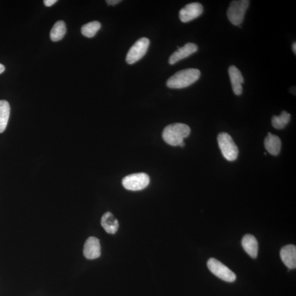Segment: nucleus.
Returning a JSON list of instances; mask_svg holds the SVG:
<instances>
[{
    "label": "nucleus",
    "instance_id": "6ab92c4d",
    "mask_svg": "<svg viewBox=\"0 0 296 296\" xmlns=\"http://www.w3.org/2000/svg\"><path fill=\"white\" fill-rule=\"evenodd\" d=\"M101 28V24L98 21H93L85 24L81 28L82 34L88 38L95 36Z\"/></svg>",
    "mask_w": 296,
    "mask_h": 296
},
{
    "label": "nucleus",
    "instance_id": "f03ea898",
    "mask_svg": "<svg viewBox=\"0 0 296 296\" xmlns=\"http://www.w3.org/2000/svg\"><path fill=\"white\" fill-rule=\"evenodd\" d=\"M200 71L197 69L189 68L179 71L169 77L166 85L169 89L186 88L195 83L200 78Z\"/></svg>",
    "mask_w": 296,
    "mask_h": 296
},
{
    "label": "nucleus",
    "instance_id": "f8f14e48",
    "mask_svg": "<svg viewBox=\"0 0 296 296\" xmlns=\"http://www.w3.org/2000/svg\"><path fill=\"white\" fill-rule=\"evenodd\" d=\"M280 257L284 263L290 269L296 267V247L288 245L283 247L280 251Z\"/></svg>",
    "mask_w": 296,
    "mask_h": 296
},
{
    "label": "nucleus",
    "instance_id": "412c9836",
    "mask_svg": "<svg viewBox=\"0 0 296 296\" xmlns=\"http://www.w3.org/2000/svg\"><path fill=\"white\" fill-rule=\"evenodd\" d=\"M121 0H107L106 2L110 5H115L116 4H118L121 2Z\"/></svg>",
    "mask_w": 296,
    "mask_h": 296
},
{
    "label": "nucleus",
    "instance_id": "423d86ee",
    "mask_svg": "<svg viewBox=\"0 0 296 296\" xmlns=\"http://www.w3.org/2000/svg\"><path fill=\"white\" fill-rule=\"evenodd\" d=\"M150 41L147 37H142L134 43L131 47L127 56L126 58V62L129 65H133L136 63L146 54L148 51Z\"/></svg>",
    "mask_w": 296,
    "mask_h": 296
},
{
    "label": "nucleus",
    "instance_id": "a211bd4d",
    "mask_svg": "<svg viewBox=\"0 0 296 296\" xmlns=\"http://www.w3.org/2000/svg\"><path fill=\"white\" fill-rule=\"evenodd\" d=\"M291 115L286 111H283L279 116H273L271 119V124L278 130L284 129L290 121Z\"/></svg>",
    "mask_w": 296,
    "mask_h": 296
},
{
    "label": "nucleus",
    "instance_id": "f257e3e1",
    "mask_svg": "<svg viewBox=\"0 0 296 296\" xmlns=\"http://www.w3.org/2000/svg\"><path fill=\"white\" fill-rule=\"evenodd\" d=\"M191 133V129L186 124L175 123L168 125L164 128L163 138L166 143L172 146H185L184 139Z\"/></svg>",
    "mask_w": 296,
    "mask_h": 296
},
{
    "label": "nucleus",
    "instance_id": "2eb2a0df",
    "mask_svg": "<svg viewBox=\"0 0 296 296\" xmlns=\"http://www.w3.org/2000/svg\"><path fill=\"white\" fill-rule=\"evenodd\" d=\"M101 225L106 232L114 234L118 230L119 222L112 213L108 212L104 213L101 217Z\"/></svg>",
    "mask_w": 296,
    "mask_h": 296
},
{
    "label": "nucleus",
    "instance_id": "aec40b11",
    "mask_svg": "<svg viewBox=\"0 0 296 296\" xmlns=\"http://www.w3.org/2000/svg\"><path fill=\"white\" fill-rule=\"evenodd\" d=\"M57 2V0H45L44 2L45 5L47 7H50L53 5Z\"/></svg>",
    "mask_w": 296,
    "mask_h": 296
},
{
    "label": "nucleus",
    "instance_id": "ddd939ff",
    "mask_svg": "<svg viewBox=\"0 0 296 296\" xmlns=\"http://www.w3.org/2000/svg\"><path fill=\"white\" fill-rule=\"evenodd\" d=\"M242 246L252 258H256L258 255L259 244L254 236L251 234L245 235L242 240Z\"/></svg>",
    "mask_w": 296,
    "mask_h": 296
},
{
    "label": "nucleus",
    "instance_id": "6e6552de",
    "mask_svg": "<svg viewBox=\"0 0 296 296\" xmlns=\"http://www.w3.org/2000/svg\"><path fill=\"white\" fill-rule=\"evenodd\" d=\"M203 11L202 4L198 2H193L187 4L179 13V17L181 22L187 23L200 17Z\"/></svg>",
    "mask_w": 296,
    "mask_h": 296
},
{
    "label": "nucleus",
    "instance_id": "39448f33",
    "mask_svg": "<svg viewBox=\"0 0 296 296\" xmlns=\"http://www.w3.org/2000/svg\"><path fill=\"white\" fill-rule=\"evenodd\" d=\"M150 178L147 174L138 173L125 177L122 183L124 187L131 191H139L146 188L149 184Z\"/></svg>",
    "mask_w": 296,
    "mask_h": 296
},
{
    "label": "nucleus",
    "instance_id": "1a4fd4ad",
    "mask_svg": "<svg viewBox=\"0 0 296 296\" xmlns=\"http://www.w3.org/2000/svg\"><path fill=\"white\" fill-rule=\"evenodd\" d=\"M198 50L197 46L194 43H188L182 47L174 52L169 58V65H173L184 58L194 54Z\"/></svg>",
    "mask_w": 296,
    "mask_h": 296
},
{
    "label": "nucleus",
    "instance_id": "20e7f679",
    "mask_svg": "<svg viewBox=\"0 0 296 296\" xmlns=\"http://www.w3.org/2000/svg\"><path fill=\"white\" fill-rule=\"evenodd\" d=\"M250 4L249 0L232 1L227 11V17L234 26H239L243 22L247 9Z\"/></svg>",
    "mask_w": 296,
    "mask_h": 296
},
{
    "label": "nucleus",
    "instance_id": "5701e85b",
    "mask_svg": "<svg viewBox=\"0 0 296 296\" xmlns=\"http://www.w3.org/2000/svg\"><path fill=\"white\" fill-rule=\"evenodd\" d=\"M292 48H293V51L294 53L296 55V43L295 42L293 43Z\"/></svg>",
    "mask_w": 296,
    "mask_h": 296
},
{
    "label": "nucleus",
    "instance_id": "4468645a",
    "mask_svg": "<svg viewBox=\"0 0 296 296\" xmlns=\"http://www.w3.org/2000/svg\"><path fill=\"white\" fill-rule=\"evenodd\" d=\"M264 146L269 153L274 156H277L281 150V140L277 135L268 133L264 140Z\"/></svg>",
    "mask_w": 296,
    "mask_h": 296
},
{
    "label": "nucleus",
    "instance_id": "7ed1b4c3",
    "mask_svg": "<svg viewBox=\"0 0 296 296\" xmlns=\"http://www.w3.org/2000/svg\"><path fill=\"white\" fill-rule=\"evenodd\" d=\"M218 143L221 150L223 156L228 161L233 162L238 157V148L229 134L222 132L218 136Z\"/></svg>",
    "mask_w": 296,
    "mask_h": 296
},
{
    "label": "nucleus",
    "instance_id": "9b49d317",
    "mask_svg": "<svg viewBox=\"0 0 296 296\" xmlns=\"http://www.w3.org/2000/svg\"><path fill=\"white\" fill-rule=\"evenodd\" d=\"M229 75L232 86V89L236 96H240L242 93V84L244 82V79L241 72L234 66H231L228 69Z\"/></svg>",
    "mask_w": 296,
    "mask_h": 296
},
{
    "label": "nucleus",
    "instance_id": "dca6fc26",
    "mask_svg": "<svg viewBox=\"0 0 296 296\" xmlns=\"http://www.w3.org/2000/svg\"><path fill=\"white\" fill-rule=\"evenodd\" d=\"M10 106L7 101L0 100V133L5 130L10 115Z\"/></svg>",
    "mask_w": 296,
    "mask_h": 296
},
{
    "label": "nucleus",
    "instance_id": "f3484780",
    "mask_svg": "<svg viewBox=\"0 0 296 296\" xmlns=\"http://www.w3.org/2000/svg\"><path fill=\"white\" fill-rule=\"evenodd\" d=\"M66 28L64 21H59L53 26L50 33V38L52 41L57 42L60 41L66 35Z\"/></svg>",
    "mask_w": 296,
    "mask_h": 296
},
{
    "label": "nucleus",
    "instance_id": "4be33fe9",
    "mask_svg": "<svg viewBox=\"0 0 296 296\" xmlns=\"http://www.w3.org/2000/svg\"><path fill=\"white\" fill-rule=\"evenodd\" d=\"M4 70H5V67H4L3 65L0 63V74H2Z\"/></svg>",
    "mask_w": 296,
    "mask_h": 296
},
{
    "label": "nucleus",
    "instance_id": "9d476101",
    "mask_svg": "<svg viewBox=\"0 0 296 296\" xmlns=\"http://www.w3.org/2000/svg\"><path fill=\"white\" fill-rule=\"evenodd\" d=\"M84 255L87 259H98L101 255L99 240L97 237L91 236L87 239L84 245Z\"/></svg>",
    "mask_w": 296,
    "mask_h": 296
},
{
    "label": "nucleus",
    "instance_id": "0eeeda50",
    "mask_svg": "<svg viewBox=\"0 0 296 296\" xmlns=\"http://www.w3.org/2000/svg\"><path fill=\"white\" fill-rule=\"evenodd\" d=\"M207 266L213 274L227 282H234L236 280V276L233 271L214 258H211L208 261Z\"/></svg>",
    "mask_w": 296,
    "mask_h": 296
}]
</instances>
